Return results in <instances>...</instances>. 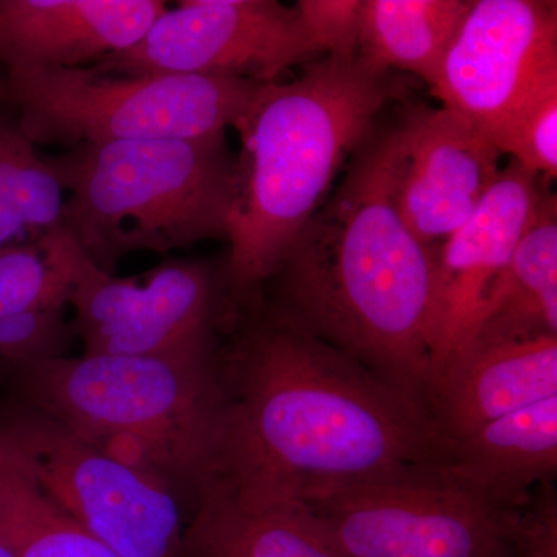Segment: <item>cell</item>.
Instances as JSON below:
<instances>
[{
    "label": "cell",
    "mask_w": 557,
    "mask_h": 557,
    "mask_svg": "<svg viewBox=\"0 0 557 557\" xmlns=\"http://www.w3.org/2000/svg\"><path fill=\"white\" fill-rule=\"evenodd\" d=\"M0 557H16L13 555V552L7 545H3L2 542H0Z\"/></svg>",
    "instance_id": "f1b7e54d"
},
{
    "label": "cell",
    "mask_w": 557,
    "mask_h": 557,
    "mask_svg": "<svg viewBox=\"0 0 557 557\" xmlns=\"http://www.w3.org/2000/svg\"><path fill=\"white\" fill-rule=\"evenodd\" d=\"M166 9L161 0H0V67L97 64L134 47Z\"/></svg>",
    "instance_id": "5bb4252c"
},
{
    "label": "cell",
    "mask_w": 557,
    "mask_h": 557,
    "mask_svg": "<svg viewBox=\"0 0 557 557\" xmlns=\"http://www.w3.org/2000/svg\"><path fill=\"white\" fill-rule=\"evenodd\" d=\"M14 475H16V469L11 467L9 460L0 454V527H2L7 509H9Z\"/></svg>",
    "instance_id": "484cf974"
},
{
    "label": "cell",
    "mask_w": 557,
    "mask_h": 557,
    "mask_svg": "<svg viewBox=\"0 0 557 557\" xmlns=\"http://www.w3.org/2000/svg\"><path fill=\"white\" fill-rule=\"evenodd\" d=\"M397 90L392 75L332 58L309 62L292 83L260 84L236 126L242 150L225 281L237 302L274 276Z\"/></svg>",
    "instance_id": "3957f363"
},
{
    "label": "cell",
    "mask_w": 557,
    "mask_h": 557,
    "mask_svg": "<svg viewBox=\"0 0 557 557\" xmlns=\"http://www.w3.org/2000/svg\"><path fill=\"white\" fill-rule=\"evenodd\" d=\"M491 557H512V555L509 553L507 545L502 544L500 547H498L496 552L491 555Z\"/></svg>",
    "instance_id": "83f0119b"
},
{
    "label": "cell",
    "mask_w": 557,
    "mask_h": 557,
    "mask_svg": "<svg viewBox=\"0 0 557 557\" xmlns=\"http://www.w3.org/2000/svg\"><path fill=\"white\" fill-rule=\"evenodd\" d=\"M295 10L317 57L357 61L362 0H299Z\"/></svg>",
    "instance_id": "d4e9b609"
},
{
    "label": "cell",
    "mask_w": 557,
    "mask_h": 557,
    "mask_svg": "<svg viewBox=\"0 0 557 557\" xmlns=\"http://www.w3.org/2000/svg\"><path fill=\"white\" fill-rule=\"evenodd\" d=\"M65 190L46 156L0 112V249L36 244L62 230Z\"/></svg>",
    "instance_id": "ffe728a7"
},
{
    "label": "cell",
    "mask_w": 557,
    "mask_h": 557,
    "mask_svg": "<svg viewBox=\"0 0 557 557\" xmlns=\"http://www.w3.org/2000/svg\"><path fill=\"white\" fill-rule=\"evenodd\" d=\"M557 81V3L472 0L431 89L487 134Z\"/></svg>",
    "instance_id": "8fae6325"
},
{
    "label": "cell",
    "mask_w": 557,
    "mask_h": 557,
    "mask_svg": "<svg viewBox=\"0 0 557 557\" xmlns=\"http://www.w3.org/2000/svg\"><path fill=\"white\" fill-rule=\"evenodd\" d=\"M46 160L65 190L62 230L106 273L132 252L226 237L237 182L226 132L84 143Z\"/></svg>",
    "instance_id": "5b68a950"
},
{
    "label": "cell",
    "mask_w": 557,
    "mask_h": 557,
    "mask_svg": "<svg viewBox=\"0 0 557 557\" xmlns=\"http://www.w3.org/2000/svg\"><path fill=\"white\" fill-rule=\"evenodd\" d=\"M392 129V196L399 215L437 248L480 207L500 175V150L468 116L412 108Z\"/></svg>",
    "instance_id": "4fadbf2b"
},
{
    "label": "cell",
    "mask_w": 557,
    "mask_h": 557,
    "mask_svg": "<svg viewBox=\"0 0 557 557\" xmlns=\"http://www.w3.org/2000/svg\"><path fill=\"white\" fill-rule=\"evenodd\" d=\"M472 0H362L357 62L375 75L412 73L429 87Z\"/></svg>",
    "instance_id": "d6986e66"
},
{
    "label": "cell",
    "mask_w": 557,
    "mask_h": 557,
    "mask_svg": "<svg viewBox=\"0 0 557 557\" xmlns=\"http://www.w3.org/2000/svg\"><path fill=\"white\" fill-rule=\"evenodd\" d=\"M295 7L277 0H185L131 49L91 69L104 75H193L274 83L314 57Z\"/></svg>",
    "instance_id": "9c48e42d"
},
{
    "label": "cell",
    "mask_w": 557,
    "mask_h": 557,
    "mask_svg": "<svg viewBox=\"0 0 557 557\" xmlns=\"http://www.w3.org/2000/svg\"><path fill=\"white\" fill-rule=\"evenodd\" d=\"M33 145L200 138L236 129L260 84L193 75H104L91 67L5 75Z\"/></svg>",
    "instance_id": "8992f818"
},
{
    "label": "cell",
    "mask_w": 557,
    "mask_h": 557,
    "mask_svg": "<svg viewBox=\"0 0 557 557\" xmlns=\"http://www.w3.org/2000/svg\"><path fill=\"white\" fill-rule=\"evenodd\" d=\"M10 102L9 84H7L5 76H0V104Z\"/></svg>",
    "instance_id": "4316f807"
},
{
    "label": "cell",
    "mask_w": 557,
    "mask_h": 557,
    "mask_svg": "<svg viewBox=\"0 0 557 557\" xmlns=\"http://www.w3.org/2000/svg\"><path fill=\"white\" fill-rule=\"evenodd\" d=\"M548 183L511 161L474 214L435 249L429 398L467 350L487 296L536 218Z\"/></svg>",
    "instance_id": "7c38bea8"
},
{
    "label": "cell",
    "mask_w": 557,
    "mask_h": 557,
    "mask_svg": "<svg viewBox=\"0 0 557 557\" xmlns=\"http://www.w3.org/2000/svg\"><path fill=\"white\" fill-rule=\"evenodd\" d=\"M0 542L16 557H121L54 507L17 469Z\"/></svg>",
    "instance_id": "7402d4cb"
},
{
    "label": "cell",
    "mask_w": 557,
    "mask_h": 557,
    "mask_svg": "<svg viewBox=\"0 0 557 557\" xmlns=\"http://www.w3.org/2000/svg\"><path fill=\"white\" fill-rule=\"evenodd\" d=\"M220 380L225 413L211 487L245 507L401 478L448 453L420 403L276 306L249 313L220 348Z\"/></svg>",
    "instance_id": "6da1fadb"
},
{
    "label": "cell",
    "mask_w": 557,
    "mask_h": 557,
    "mask_svg": "<svg viewBox=\"0 0 557 557\" xmlns=\"http://www.w3.org/2000/svg\"><path fill=\"white\" fill-rule=\"evenodd\" d=\"M304 502L347 557H491L502 511L437 467L317 491Z\"/></svg>",
    "instance_id": "ba28073f"
},
{
    "label": "cell",
    "mask_w": 557,
    "mask_h": 557,
    "mask_svg": "<svg viewBox=\"0 0 557 557\" xmlns=\"http://www.w3.org/2000/svg\"><path fill=\"white\" fill-rule=\"evenodd\" d=\"M557 395V338L479 348L458 359L429 398L446 445Z\"/></svg>",
    "instance_id": "9a60e30c"
},
{
    "label": "cell",
    "mask_w": 557,
    "mask_h": 557,
    "mask_svg": "<svg viewBox=\"0 0 557 557\" xmlns=\"http://www.w3.org/2000/svg\"><path fill=\"white\" fill-rule=\"evenodd\" d=\"M544 338H557V200L549 189L491 289L460 358L479 348Z\"/></svg>",
    "instance_id": "e0dca14e"
},
{
    "label": "cell",
    "mask_w": 557,
    "mask_h": 557,
    "mask_svg": "<svg viewBox=\"0 0 557 557\" xmlns=\"http://www.w3.org/2000/svg\"><path fill=\"white\" fill-rule=\"evenodd\" d=\"M223 284L200 260L171 259L139 278L116 277L81 251L72 327L86 355L157 357L214 347Z\"/></svg>",
    "instance_id": "30bf717a"
},
{
    "label": "cell",
    "mask_w": 557,
    "mask_h": 557,
    "mask_svg": "<svg viewBox=\"0 0 557 557\" xmlns=\"http://www.w3.org/2000/svg\"><path fill=\"white\" fill-rule=\"evenodd\" d=\"M0 454L121 557H188L177 494L54 418L0 399Z\"/></svg>",
    "instance_id": "52a82bcc"
},
{
    "label": "cell",
    "mask_w": 557,
    "mask_h": 557,
    "mask_svg": "<svg viewBox=\"0 0 557 557\" xmlns=\"http://www.w3.org/2000/svg\"><path fill=\"white\" fill-rule=\"evenodd\" d=\"M500 153L539 177L557 174V81L539 89L491 134Z\"/></svg>",
    "instance_id": "603a6c76"
},
{
    "label": "cell",
    "mask_w": 557,
    "mask_h": 557,
    "mask_svg": "<svg viewBox=\"0 0 557 557\" xmlns=\"http://www.w3.org/2000/svg\"><path fill=\"white\" fill-rule=\"evenodd\" d=\"M502 541L512 557H557V494L553 482L502 509Z\"/></svg>",
    "instance_id": "cb8c5ba5"
},
{
    "label": "cell",
    "mask_w": 557,
    "mask_h": 557,
    "mask_svg": "<svg viewBox=\"0 0 557 557\" xmlns=\"http://www.w3.org/2000/svg\"><path fill=\"white\" fill-rule=\"evenodd\" d=\"M437 468L491 507H516L556 478L557 395L448 443Z\"/></svg>",
    "instance_id": "2e32d148"
},
{
    "label": "cell",
    "mask_w": 557,
    "mask_h": 557,
    "mask_svg": "<svg viewBox=\"0 0 557 557\" xmlns=\"http://www.w3.org/2000/svg\"><path fill=\"white\" fill-rule=\"evenodd\" d=\"M10 397L150 472L196 507L218 483L220 347L157 357L86 355L0 364Z\"/></svg>",
    "instance_id": "277c9868"
},
{
    "label": "cell",
    "mask_w": 557,
    "mask_h": 557,
    "mask_svg": "<svg viewBox=\"0 0 557 557\" xmlns=\"http://www.w3.org/2000/svg\"><path fill=\"white\" fill-rule=\"evenodd\" d=\"M79 255L64 230L0 249V321L69 307Z\"/></svg>",
    "instance_id": "44dd1931"
},
{
    "label": "cell",
    "mask_w": 557,
    "mask_h": 557,
    "mask_svg": "<svg viewBox=\"0 0 557 557\" xmlns=\"http://www.w3.org/2000/svg\"><path fill=\"white\" fill-rule=\"evenodd\" d=\"M391 161L392 129L373 127L271 277L274 306L428 410L437 248L399 215Z\"/></svg>",
    "instance_id": "7a4b0ae2"
},
{
    "label": "cell",
    "mask_w": 557,
    "mask_h": 557,
    "mask_svg": "<svg viewBox=\"0 0 557 557\" xmlns=\"http://www.w3.org/2000/svg\"><path fill=\"white\" fill-rule=\"evenodd\" d=\"M188 557H347L304 502L245 507L211 487L185 533Z\"/></svg>",
    "instance_id": "ac0fdd59"
}]
</instances>
